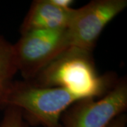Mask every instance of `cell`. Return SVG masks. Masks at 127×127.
Wrapping results in <instances>:
<instances>
[{
    "label": "cell",
    "mask_w": 127,
    "mask_h": 127,
    "mask_svg": "<svg viewBox=\"0 0 127 127\" xmlns=\"http://www.w3.org/2000/svg\"><path fill=\"white\" fill-rule=\"evenodd\" d=\"M17 72L13 44L0 35V106Z\"/></svg>",
    "instance_id": "cell-7"
},
{
    "label": "cell",
    "mask_w": 127,
    "mask_h": 127,
    "mask_svg": "<svg viewBox=\"0 0 127 127\" xmlns=\"http://www.w3.org/2000/svg\"><path fill=\"white\" fill-rule=\"evenodd\" d=\"M13 44L18 72L32 81L70 47L66 29L35 30L21 33Z\"/></svg>",
    "instance_id": "cell-3"
},
{
    "label": "cell",
    "mask_w": 127,
    "mask_h": 127,
    "mask_svg": "<svg viewBox=\"0 0 127 127\" xmlns=\"http://www.w3.org/2000/svg\"><path fill=\"white\" fill-rule=\"evenodd\" d=\"M78 100L62 88L40 86L23 79L12 82L0 107L19 110L29 126L61 127L63 113Z\"/></svg>",
    "instance_id": "cell-2"
},
{
    "label": "cell",
    "mask_w": 127,
    "mask_h": 127,
    "mask_svg": "<svg viewBox=\"0 0 127 127\" xmlns=\"http://www.w3.org/2000/svg\"><path fill=\"white\" fill-rule=\"evenodd\" d=\"M127 115L123 114L112 121L107 127H127Z\"/></svg>",
    "instance_id": "cell-9"
},
{
    "label": "cell",
    "mask_w": 127,
    "mask_h": 127,
    "mask_svg": "<svg viewBox=\"0 0 127 127\" xmlns=\"http://www.w3.org/2000/svg\"><path fill=\"white\" fill-rule=\"evenodd\" d=\"M0 127H30L21 112L13 107H5Z\"/></svg>",
    "instance_id": "cell-8"
},
{
    "label": "cell",
    "mask_w": 127,
    "mask_h": 127,
    "mask_svg": "<svg viewBox=\"0 0 127 127\" xmlns=\"http://www.w3.org/2000/svg\"><path fill=\"white\" fill-rule=\"evenodd\" d=\"M127 109V81L123 77L103 96L71 104L62 116L61 127H107Z\"/></svg>",
    "instance_id": "cell-4"
},
{
    "label": "cell",
    "mask_w": 127,
    "mask_h": 127,
    "mask_svg": "<svg viewBox=\"0 0 127 127\" xmlns=\"http://www.w3.org/2000/svg\"><path fill=\"white\" fill-rule=\"evenodd\" d=\"M118 79L112 72L99 74L92 52L69 47L29 81L40 86L62 88L79 100L103 96Z\"/></svg>",
    "instance_id": "cell-1"
},
{
    "label": "cell",
    "mask_w": 127,
    "mask_h": 127,
    "mask_svg": "<svg viewBox=\"0 0 127 127\" xmlns=\"http://www.w3.org/2000/svg\"><path fill=\"white\" fill-rule=\"evenodd\" d=\"M52 1L57 6L66 9H71V6L73 3L72 0H52Z\"/></svg>",
    "instance_id": "cell-10"
},
{
    "label": "cell",
    "mask_w": 127,
    "mask_h": 127,
    "mask_svg": "<svg viewBox=\"0 0 127 127\" xmlns=\"http://www.w3.org/2000/svg\"><path fill=\"white\" fill-rule=\"evenodd\" d=\"M74 9H66L52 0H35L21 25L20 32L35 30H62L68 28Z\"/></svg>",
    "instance_id": "cell-6"
},
{
    "label": "cell",
    "mask_w": 127,
    "mask_h": 127,
    "mask_svg": "<svg viewBox=\"0 0 127 127\" xmlns=\"http://www.w3.org/2000/svg\"><path fill=\"white\" fill-rule=\"evenodd\" d=\"M127 6V0H93L74 9L66 28L70 47L92 52L104 28Z\"/></svg>",
    "instance_id": "cell-5"
}]
</instances>
